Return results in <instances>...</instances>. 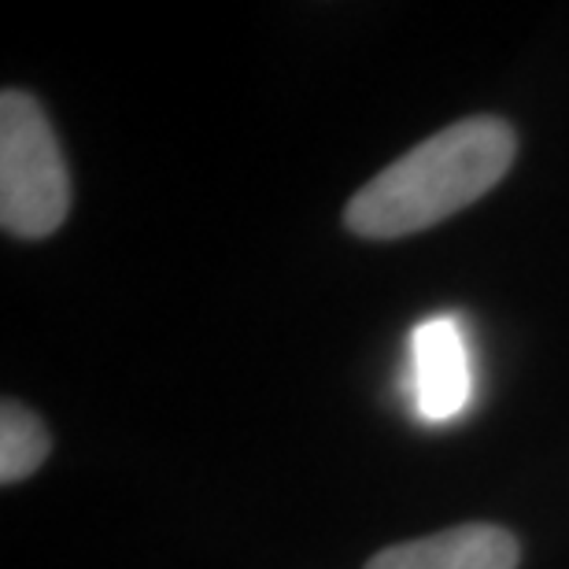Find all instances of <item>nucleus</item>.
<instances>
[{"label": "nucleus", "mask_w": 569, "mask_h": 569, "mask_svg": "<svg viewBox=\"0 0 569 569\" xmlns=\"http://www.w3.org/2000/svg\"><path fill=\"white\" fill-rule=\"evenodd\" d=\"M515 152V130L503 119L477 116L443 127L351 197L348 230L370 241L422 233L496 189Z\"/></svg>", "instance_id": "1"}, {"label": "nucleus", "mask_w": 569, "mask_h": 569, "mask_svg": "<svg viewBox=\"0 0 569 569\" xmlns=\"http://www.w3.org/2000/svg\"><path fill=\"white\" fill-rule=\"evenodd\" d=\"M71 178L41 104L22 89L0 97V222L11 237L38 241L63 226Z\"/></svg>", "instance_id": "2"}, {"label": "nucleus", "mask_w": 569, "mask_h": 569, "mask_svg": "<svg viewBox=\"0 0 569 569\" xmlns=\"http://www.w3.org/2000/svg\"><path fill=\"white\" fill-rule=\"evenodd\" d=\"M470 389L473 367L459 318H429L411 337V396L418 415L432 426L455 422L470 403Z\"/></svg>", "instance_id": "3"}, {"label": "nucleus", "mask_w": 569, "mask_h": 569, "mask_svg": "<svg viewBox=\"0 0 569 569\" xmlns=\"http://www.w3.org/2000/svg\"><path fill=\"white\" fill-rule=\"evenodd\" d=\"M518 540L499 526H459L426 540L392 543L367 569H518Z\"/></svg>", "instance_id": "4"}, {"label": "nucleus", "mask_w": 569, "mask_h": 569, "mask_svg": "<svg viewBox=\"0 0 569 569\" xmlns=\"http://www.w3.org/2000/svg\"><path fill=\"white\" fill-rule=\"evenodd\" d=\"M44 455H49V432L41 418L16 400H4L0 407V481H27L44 462Z\"/></svg>", "instance_id": "5"}]
</instances>
